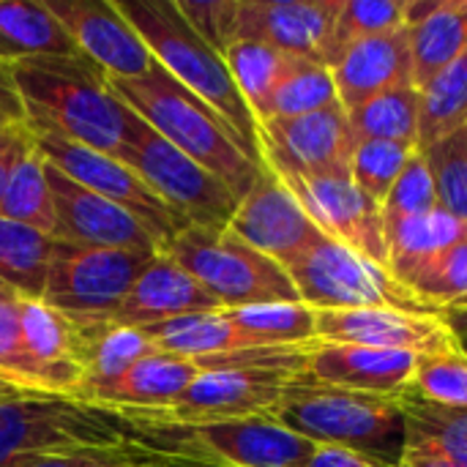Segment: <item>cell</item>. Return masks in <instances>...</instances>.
Masks as SVG:
<instances>
[{
  "mask_svg": "<svg viewBox=\"0 0 467 467\" xmlns=\"http://www.w3.org/2000/svg\"><path fill=\"white\" fill-rule=\"evenodd\" d=\"M33 134L60 137L120 156L131 109L112 93L109 77L85 55L33 57L11 66Z\"/></svg>",
  "mask_w": 467,
  "mask_h": 467,
  "instance_id": "cell-1",
  "label": "cell"
},
{
  "mask_svg": "<svg viewBox=\"0 0 467 467\" xmlns=\"http://www.w3.org/2000/svg\"><path fill=\"white\" fill-rule=\"evenodd\" d=\"M112 93L153 131L224 181L241 200L254 186L265 164H257L244 150L233 126L197 93L172 79L156 60L134 79H112Z\"/></svg>",
  "mask_w": 467,
  "mask_h": 467,
  "instance_id": "cell-2",
  "label": "cell"
},
{
  "mask_svg": "<svg viewBox=\"0 0 467 467\" xmlns=\"http://www.w3.org/2000/svg\"><path fill=\"white\" fill-rule=\"evenodd\" d=\"M115 5L140 33L150 57L172 79L211 104L233 126L249 159L263 164L257 118L241 96L224 55L186 22L175 0H115Z\"/></svg>",
  "mask_w": 467,
  "mask_h": 467,
  "instance_id": "cell-3",
  "label": "cell"
},
{
  "mask_svg": "<svg viewBox=\"0 0 467 467\" xmlns=\"http://www.w3.org/2000/svg\"><path fill=\"white\" fill-rule=\"evenodd\" d=\"M271 419L317 446L358 451L389 467H400L408 451V419L400 397L334 389L298 375Z\"/></svg>",
  "mask_w": 467,
  "mask_h": 467,
  "instance_id": "cell-4",
  "label": "cell"
},
{
  "mask_svg": "<svg viewBox=\"0 0 467 467\" xmlns=\"http://www.w3.org/2000/svg\"><path fill=\"white\" fill-rule=\"evenodd\" d=\"M123 413L60 394L25 391L0 402V467H33L57 454L140 446Z\"/></svg>",
  "mask_w": 467,
  "mask_h": 467,
  "instance_id": "cell-5",
  "label": "cell"
},
{
  "mask_svg": "<svg viewBox=\"0 0 467 467\" xmlns=\"http://www.w3.org/2000/svg\"><path fill=\"white\" fill-rule=\"evenodd\" d=\"M134 421L140 449L159 457L192 460L216 467H306L317 443L290 432L271 416L205 421V424H159Z\"/></svg>",
  "mask_w": 467,
  "mask_h": 467,
  "instance_id": "cell-6",
  "label": "cell"
},
{
  "mask_svg": "<svg viewBox=\"0 0 467 467\" xmlns=\"http://www.w3.org/2000/svg\"><path fill=\"white\" fill-rule=\"evenodd\" d=\"M161 254L192 274L222 309L301 301L287 271L230 230L186 227Z\"/></svg>",
  "mask_w": 467,
  "mask_h": 467,
  "instance_id": "cell-7",
  "label": "cell"
},
{
  "mask_svg": "<svg viewBox=\"0 0 467 467\" xmlns=\"http://www.w3.org/2000/svg\"><path fill=\"white\" fill-rule=\"evenodd\" d=\"M285 271L293 279L298 298L312 309H386L443 317L397 282L386 265L331 238H320L312 249L285 265Z\"/></svg>",
  "mask_w": 467,
  "mask_h": 467,
  "instance_id": "cell-8",
  "label": "cell"
},
{
  "mask_svg": "<svg viewBox=\"0 0 467 467\" xmlns=\"http://www.w3.org/2000/svg\"><path fill=\"white\" fill-rule=\"evenodd\" d=\"M115 159L126 161L186 227H230L241 202L233 189L213 172H208L202 164L189 159L183 150H178L172 142H167L134 112L129 120V137L123 142V150Z\"/></svg>",
  "mask_w": 467,
  "mask_h": 467,
  "instance_id": "cell-9",
  "label": "cell"
},
{
  "mask_svg": "<svg viewBox=\"0 0 467 467\" xmlns=\"http://www.w3.org/2000/svg\"><path fill=\"white\" fill-rule=\"evenodd\" d=\"M153 254L55 241L44 301L74 326L112 323Z\"/></svg>",
  "mask_w": 467,
  "mask_h": 467,
  "instance_id": "cell-10",
  "label": "cell"
},
{
  "mask_svg": "<svg viewBox=\"0 0 467 467\" xmlns=\"http://www.w3.org/2000/svg\"><path fill=\"white\" fill-rule=\"evenodd\" d=\"M33 142L47 164H52L74 183L120 205L134 219H140L156 235L161 249L181 230H186V224L148 189V183L126 161L115 159L109 153L93 150L88 145H77V142L49 137V134H33Z\"/></svg>",
  "mask_w": 467,
  "mask_h": 467,
  "instance_id": "cell-11",
  "label": "cell"
},
{
  "mask_svg": "<svg viewBox=\"0 0 467 467\" xmlns=\"http://www.w3.org/2000/svg\"><path fill=\"white\" fill-rule=\"evenodd\" d=\"M296 378L298 375L282 369H260V367L205 369L172 408L159 413H123V416L137 421H159V424H205V421L274 416L276 405L285 397V389Z\"/></svg>",
  "mask_w": 467,
  "mask_h": 467,
  "instance_id": "cell-12",
  "label": "cell"
},
{
  "mask_svg": "<svg viewBox=\"0 0 467 467\" xmlns=\"http://www.w3.org/2000/svg\"><path fill=\"white\" fill-rule=\"evenodd\" d=\"M257 140L263 164L279 178L350 175L356 140L342 104L312 115L263 120L257 126Z\"/></svg>",
  "mask_w": 467,
  "mask_h": 467,
  "instance_id": "cell-13",
  "label": "cell"
},
{
  "mask_svg": "<svg viewBox=\"0 0 467 467\" xmlns=\"http://www.w3.org/2000/svg\"><path fill=\"white\" fill-rule=\"evenodd\" d=\"M282 183L293 192V197L326 238L345 244L353 252L389 268L380 202L358 189L350 175L282 178Z\"/></svg>",
  "mask_w": 467,
  "mask_h": 467,
  "instance_id": "cell-14",
  "label": "cell"
},
{
  "mask_svg": "<svg viewBox=\"0 0 467 467\" xmlns=\"http://www.w3.org/2000/svg\"><path fill=\"white\" fill-rule=\"evenodd\" d=\"M227 230L282 268L326 238L282 178L268 167H263L254 186L241 197Z\"/></svg>",
  "mask_w": 467,
  "mask_h": 467,
  "instance_id": "cell-15",
  "label": "cell"
},
{
  "mask_svg": "<svg viewBox=\"0 0 467 467\" xmlns=\"http://www.w3.org/2000/svg\"><path fill=\"white\" fill-rule=\"evenodd\" d=\"M47 178L55 200V241L99 249H123L137 254L161 252L156 235L120 205L88 192L52 164H47Z\"/></svg>",
  "mask_w": 467,
  "mask_h": 467,
  "instance_id": "cell-16",
  "label": "cell"
},
{
  "mask_svg": "<svg viewBox=\"0 0 467 467\" xmlns=\"http://www.w3.org/2000/svg\"><path fill=\"white\" fill-rule=\"evenodd\" d=\"M77 49L112 79L142 77L153 57L115 0H44Z\"/></svg>",
  "mask_w": 467,
  "mask_h": 467,
  "instance_id": "cell-17",
  "label": "cell"
},
{
  "mask_svg": "<svg viewBox=\"0 0 467 467\" xmlns=\"http://www.w3.org/2000/svg\"><path fill=\"white\" fill-rule=\"evenodd\" d=\"M317 339L339 345H361L410 356H432L460 350L446 317L402 315L386 309H315Z\"/></svg>",
  "mask_w": 467,
  "mask_h": 467,
  "instance_id": "cell-18",
  "label": "cell"
},
{
  "mask_svg": "<svg viewBox=\"0 0 467 467\" xmlns=\"http://www.w3.org/2000/svg\"><path fill=\"white\" fill-rule=\"evenodd\" d=\"M342 0H238L235 41H260L323 63Z\"/></svg>",
  "mask_w": 467,
  "mask_h": 467,
  "instance_id": "cell-19",
  "label": "cell"
},
{
  "mask_svg": "<svg viewBox=\"0 0 467 467\" xmlns=\"http://www.w3.org/2000/svg\"><path fill=\"white\" fill-rule=\"evenodd\" d=\"M416 369V356L394 353V350H375L361 345H339V342H309L304 356V378L361 391V394H380V397H400Z\"/></svg>",
  "mask_w": 467,
  "mask_h": 467,
  "instance_id": "cell-20",
  "label": "cell"
},
{
  "mask_svg": "<svg viewBox=\"0 0 467 467\" xmlns=\"http://www.w3.org/2000/svg\"><path fill=\"white\" fill-rule=\"evenodd\" d=\"M219 309L222 306L216 304V298L208 296L205 287L192 274H186L178 263L159 252L134 279L112 323L129 328H150L175 317Z\"/></svg>",
  "mask_w": 467,
  "mask_h": 467,
  "instance_id": "cell-21",
  "label": "cell"
},
{
  "mask_svg": "<svg viewBox=\"0 0 467 467\" xmlns=\"http://www.w3.org/2000/svg\"><path fill=\"white\" fill-rule=\"evenodd\" d=\"M331 71L345 112H353L364 101L394 88L413 85L410 30L397 27L358 41L337 60V66H331Z\"/></svg>",
  "mask_w": 467,
  "mask_h": 467,
  "instance_id": "cell-22",
  "label": "cell"
},
{
  "mask_svg": "<svg viewBox=\"0 0 467 467\" xmlns=\"http://www.w3.org/2000/svg\"><path fill=\"white\" fill-rule=\"evenodd\" d=\"M19 326L44 389L49 394L74 397L82 383L79 328L44 298H19Z\"/></svg>",
  "mask_w": 467,
  "mask_h": 467,
  "instance_id": "cell-23",
  "label": "cell"
},
{
  "mask_svg": "<svg viewBox=\"0 0 467 467\" xmlns=\"http://www.w3.org/2000/svg\"><path fill=\"white\" fill-rule=\"evenodd\" d=\"M200 372L202 369L197 361L159 350L137 361L118 383L99 391L90 405H101L118 413H159L172 408L200 378Z\"/></svg>",
  "mask_w": 467,
  "mask_h": 467,
  "instance_id": "cell-24",
  "label": "cell"
},
{
  "mask_svg": "<svg viewBox=\"0 0 467 467\" xmlns=\"http://www.w3.org/2000/svg\"><path fill=\"white\" fill-rule=\"evenodd\" d=\"M79 328V367L82 383L74 394L79 402H90L99 391L118 383L137 361L159 353L156 342L142 328L118 323L77 326Z\"/></svg>",
  "mask_w": 467,
  "mask_h": 467,
  "instance_id": "cell-25",
  "label": "cell"
},
{
  "mask_svg": "<svg viewBox=\"0 0 467 467\" xmlns=\"http://www.w3.org/2000/svg\"><path fill=\"white\" fill-rule=\"evenodd\" d=\"M82 55L47 3L0 0V63Z\"/></svg>",
  "mask_w": 467,
  "mask_h": 467,
  "instance_id": "cell-26",
  "label": "cell"
},
{
  "mask_svg": "<svg viewBox=\"0 0 467 467\" xmlns=\"http://www.w3.org/2000/svg\"><path fill=\"white\" fill-rule=\"evenodd\" d=\"M161 353L178 356V358H211V356H224L246 348H257L230 317L224 309L219 312H200V315H186L175 317L150 328H142Z\"/></svg>",
  "mask_w": 467,
  "mask_h": 467,
  "instance_id": "cell-27",
  "label": "cell"
},
{
  "mask_svg": "<svg viewBox=\"0 0 467 467\" xmlns=\"http://www.w3.org/2000/svg\"><path fill=\"white\" fill-rule=\"evenodd\" d=\"M408 30L413 85L421 90L467 49V0H438L435 11Z\"/></svg>",
  "mask_w": 467,
  "mask_h": 467,
  "instance_id": "cell-28",
  "label": "cell"
},
{
  "mask_svg": "<svg viewBox=\"0 0 467 467\" xmlns=\"http://www.w3.org/2000/svg\"><path fill=\"white\" fill-rule=\"evenodd\" d=\"M55 238L0 216V287L19 298H44Z\"/></svg>",
  "mask_w": 467,
  "mask_h": 467,
  "instance_id": "cell-29",
  "label": "cell"
},
{
  "mask_svg": "<svg viewBox=\"0 0 467 467\" xmlns=\"http://www.w3.org/2000/svg\"><path fill=\"white\" fill-rule=\"evenodd\" d=\"M408 419V451L467 462V410L421 400L410 389L400 394Z\"/></svg>",
  "mask_w": 467,
  "mask_h": 467,
  "instance_id": "cell-30",
  "label": "cell"
},
{
  "mask_svg": "<svg viewBox=\"0 0 467 467\" xmlns=\"http://www.w3.org/2000/svg\"><path fill=\"white\" fill-rule=\"evenodd\" d=\"M386 252H389V271L394 274L402 265L419 263L424 257L441 254L451 246L467 241V222L454 213L435 208L430 213H419L394 224L383 227Z\"/></svg>",
  "mask_w": 467,
  "mask_h": 467,
  "instance_id": "cell-31",
  "label": "cell"
},
{
  "mask_svg": "<svg viewBox=\"0 0 467 467\" xmlns=\"http://www.w3.org/2000/svg\"><path fill=\"white\" fill-rule=\"evenodd\" d=\"M348 120L356 142L383 140V142H405L419 148L421 90L416 85L394 88L348 112Z\"/></svg>",
  "mask_w": 467,
  "mask_h": 467,
  "instance_id": "cell-32",
  "label": "cell"
},
{
  "mask_svg": "<svg viewBox=\"0 0 467 467\" xmlns=\"http://www.w3.org/2000/svg\"><path fill=\"white\" fill-rule=\"evenodd\" d=\"M394 279L402 282L424 304L438 309L443 317L449 312H462L467 309V241L441 254L397 268Z\"/></svg>",
  "mask_w": 467,
  "mask_h": 467,
  "instance_id": "cell-33",
  "label": "cell"
},
{
  "mask_svg": "<svg viewBox=\"0 0 467 467\" xmlns=\"http://www.w3.org/2000/svg\"><path fill=\"white\" fill-rule=\"evenodd\" d=\"M0 216L55 238V200L47 178V161L36 142H30V148L16 159L11 170Z\"/></svg>",
  "mask_w": 467,
  "mask_h": 467,
  "instance_id": "cell-34",
  "label": "cell"
},
{
  "mask_svg": "<svg viewBox=\"0 0 467 467\" xmlns=\"http://www.w3.org/2000/svg\"><path fill=\"white\" fill-rule=\"evenodd\" d=\"M224 312L257 348H287L317 339V312L304 301L257 304Z\"/></svg>",
  "mask_w": 467,
  "mask_h": 467,
  "instance_id": "cell-35",
  "label": "cell"
},
{
  "mask_svg": "<svg viewBox=\"0 0 467 467\" xmlns=\"http://www.w3.org/2000/svg\"><path fill=\"white\" fill-rule=\"evenodd\" d=\"M224 60H227V68H230L241 96L246 99L249 109L257 118L263 112V107L268 104L271 93L276 90V85L304 57H293V55L274 49L268 44H260V41H235L233 47L224 49Z\"/></svg>",
  "mask_w": 467,
  "mask_h": 467,
  "instance_id": "cell-36",
  "label": "cell"
},
{
  "mask_svg": "<svg viewBox=\"0 0 467 467\" xmlns=\"http://www.w3.org/2000/svg\"><path fill=\"white\" fill-rule=\"evenodd\" d=\"M467 126V49L421 88L419 150Z\"/></svg>",
  "mask_w": 467,
  "mask_h": 467,
  "instance_id": "cell-37",
  "label": "cell"
},
{
  "mask_svg": "<svg viewBox=\"0 0 467 467\" xmlns=\"http://www.w3.org/2000/svg\"><path fill=\"white\" fill-rule=\"evenodd\" d=\"M334 104H339L334 71L317 60H298L296 68L271 93L268 104L257 115V126L263 120L312 115V112H320Z\"/></svg>",
  "mask_w": 467,
  "mask_h": 467,
  "instance_id": "cell-38",
  "label": "cell"
},
{
  "mask_svg": "<svg viewBox=\"0 0 467 467\" xmlns=\"http://www.w3.org/2000/svg\"><path fill=\"white\" fill-rule=\"evenodd\" d=\"M405 27V3L402 0H342V8L334 19L331 38L323 55V63L331 68L337 60L372 36Z\"/></svg>",
  "mask_w": 467,
  "mask_h": 467,
  "instance_id": "cell-39",
  "label": "cell"
},
{
  "mask_svg": "<svg viewBox=\"0 0 467 467\" xmlns=\"http://www.w3.org/2000/svg\"><path fill=\"white\" fill-rule=\"evenodd\" d=\"M421 153L432 172L438 205L467 222V126L441 137Z\"/></svg>",
  "mask_w": 467,
  "mask_h": 467,
  "instance_id": "cell-40",
  "label": "cell"
},
{
  "mask_svg": "<svg viewBox=\"0 0 467 467\" xmlns=\"http://www.w3.org/2000/svg\"><path fill=\"white\" fill-rule=\"evenodd\" d=\"M419 153L416 145L405 142H383V140H367L356 142L350 156V178L358 189H364L372 200L383 202L408 167V161Z\"/></svg>",
  "mask_w": 467,
  "mask_h": 467,
  "instance_id": "cell-41",
  "label": "cell"
},
{
  "mask_svg": "<svg viewBox=\"0 0 467 467\" xmlns=\"http://www.w3.org/2000/svg\"><path fill=\"white\" fill-rule=\"evenodd\" d=\"M408 389L427 402L467 410V356L462 350L419 356Z\"/></svg>",
  "mask_w": 467,
  "mask_h": 467,
  "instance_id": "cell-42",
  "label": "cell"
},
{
  "mask_svg": "<svg viewBox=\"0 0 467 467\" xmlns=\"http://www.w3.org/2000/svg\"><path fill=\"white\" fill-rule=\"evenodd\" d=\"M435 208H441V205H438L432 172H430L424 153L419 150V153H413V159L408 161V167L402 170V175L391 186L389 197L380 202L383 227L402 222V219H410V216H419V213H430Z\"/></svg>",
  "mask_w": 467,
  "mask_h": 467,
  "instance_id": "cell-43",
  "label": "cell"
},
{
  "mask_svg": "<svg viewBox=\"0 0 467 467\" xmlns=\"http://www.w3.org/2000/svg\"><path fill=\"white\" fill-rule=\"evenodd\" d=\"M0 372L30 391L49 394L41 383L36 364L27 356L19 326V296L0 287Z\"/></svg>",
  "mask_w": 467,
  "mask_h": 467,
  "instance_id": "cell-44",
  "label": "cell"
},
{
  "mask_svg": "<svg viewBox=\"0 0 467 467\" xmlns=\"http://www.w3.org/2000/svg\"><path fill=\"white\" fill-rule=\"evenodd\" d=\"M175 5L186 22L222 55L235 44L238 0H175Z\"/></svg>",
  "mask_w": 467,
  "mask_h": 467,
  "instance_id": "cell-45",
  "label": "cell"
},
{
  "mask_svg": "<svg viewBox=\"0 0 467 467\" xmlns=\"http://www.w3.org/2000/svg\"><path fill=\"white\" fill-rule=\"evenodd\" d=\"M148 451L140 446L129 449H90V451H74V454H57L33 467H126L140 462Z\"/></svg>",
  "mask_w": 467,
  "mask_h": 467,
  "instance_id": "cell-46",
  "label": "cell"
},
{
  "mask_svg": "<svg viewBox=\"0 0 467 467\" xmlns=\"http://www.w3.org/2000/svg\"><path fill=\"white\" fill-rule=\"evenodd\" d=\"M27 126V112L22 104V96L14 85V74L11 66L0 63V137Z\"/></svg>",
  "mask_w": 467,
  "mask_h": 467,
  "instance_id": "cell-47",
  "label": "cell"
},
{
  "mask_svg": "<svg viewBox=\"0 0 467 467\" xmlns=\"http://www.w3.org/2000/svg\"><path fill=\"white\" fill-rule=\"evenodd\" d=\"M30 142H33V134H30L27 126L14 129V131H8V134L0 137V205H3V194H5L11 170H14L16 159L30 148Z\"/></svg>",
  "mask_w": 467,
  "mask_h": 467,
  "instance_id": "cell-48",
  "label": "cell"
},
{
  "mask_svg": "<svg viewBox=\"0 0 467 467\" xmlns=\"http://www.w3.org/2000/svg\"><path fill=\"white\" fill-rule=\"evenodd\" d=\"M306 467H389L372 457H364L358 451L337 449V446H317L315 457Z\"/></svg>",
  "mask_w": 467,
  "mask_h": 467,
  "instance_id": "cell-49",
  "label": "cell"
},
{
  "mask_svg": "<svg viewBox=\"0 0 467 467\" xmlns=\"http://www.w3.org/2000/svg\"><path fill=\"white\" fill-rule=\"evenodd\" d=\"M400 467H467V462H454V460H446V457H430V454L405 451Z\"/></svg>",
  "mask_w": 467,
  "mask_h": 467,
  "instance_id": "cell-50",
  "label": "cell"
},
{
  "mask_svg": "<svg viewBox=\"0 0 467 467\" xmlns=\"http://www.w3.org/2000/svg\"><path fill=\"white\" fill-rule=\"evenodd\" d=\"M446 326L451 328L457 348L467 356V309H462V312H449L446 315Z\"/></svg>",
  "mask_w": 467,
  "mask_h": 467,
  "instance_id": "cell-51",
  "label": "cell"
},
{
  "mask_svg": "<svg viewBox=\"0 0 467 467\" xmlns=\"http://www.w3.org/2000/svg\"><path fill=\"white\" fill-rule=\"evenodd\" d=\"M150 467H216V465H202V462H192V460H175V457H159V454H150Z\"/></svg>",
  "mask_w": 467,
  "mask_h": 467,
  "instance_id": "cell-52",
  "label": "cell"
},
{
  "mask_svg": "<svg viewBox=\"0 0 467 467\" xmlns=\"http://www.w3.org/2000/svg\"><path fill=\"white\" fill-rule=\"evenodd\" d=\"M25 391H30V389H25L22 383H16V380L5 378V375L0 372V402H3V400H8V397L25 394ZM38 394H41V391H38Z\"/></svg>",
  "mask_w": 467,
  "mask_h": 467,
  "instance_id": "cell-53",
  "label": "cell"
},
{
  "mask_svg": "<svg viewBox=\"0 0 467 467\" xmlns=\"http://www.w3.org/2000/svg\"><path fill=\"white\" fill-rule=\"evenodd\" d=\"M126 467H150V454H145L140 462H134V465H126Z\"/></svg>",
  "mask_w": 467,
  "mask_h": 467,
  "instance_id": "cell-54",
  "label": "cell"
}]
</instances>
